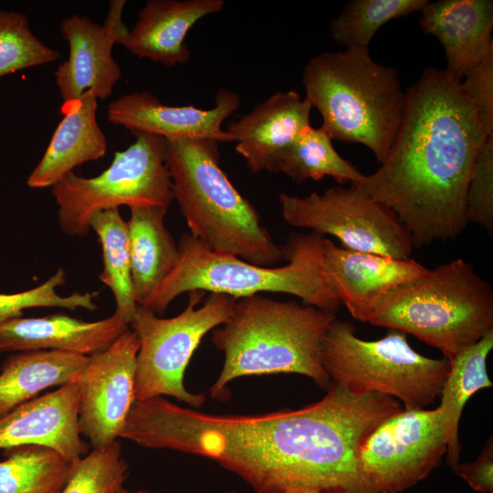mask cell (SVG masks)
Here are the masks:
<instances>
[{"mask_svg":"<svg viewBox=\"0 0 493 493\" xmlns=\"http://www.w3.org/2000/svg\"><path fill=\"white\" fill-rule=\"evenodd\" d=\"M401 409L391 396L334 382L316 403L253 415L206 414L159 396L135 405L130 435L144 447L214 460L257 493H378L361 468L360 449Z\"/></svg>","mask_w":493,"mask_h":493,"instance_id":"1","label":"cell"},{"mask_svg":"<svg viewBox=\"0 0 493 493\" xmlns=\"http://www.w3.org/2000/svg\"><path fill=\"white\" fill-rule=\"evenodd\" d=\"M488 138L461 80L427 68L405 92L386 160L351 185L393 211L414 246L455 239L468 224L469 177Z\"/></svg>","mask_w":493,"mask_h":493,"instance_id":"2","label":"cell"},{"mask_svg":"<svg viewBox=\"0 0 493 493\" xmlns=\"http://www.w3.org/2000/svg\"><path fill=\"white\" fill-rule=\"evenodd\" d=\"M336 319L335 312L296 300L259 294L237 299L227 320L212 333L225 360L210 395L226 401L227 384L235 379L275 373L300 374L328 389L331 381L321 362V346Z\"/></svg>","mask_w":493,"mask_h":493,"instance_id":"3","label":"cell"},{"mask_svg":"<svg viewBox=\"0 0 493 493\" xmlns=\"http://www.w3.org/2000/svg\"><path fill=\"white\" fill-rule=\"evenodd\" d=\"M325 236L292 233L282 246L287 264L262 267L238 257L215 252L190 233L179 239V261L143 306L157 316L179 295L193 290L237 299L261 292L285 293L303 304L335 312L341 303L329 285L323 265Z\"/></svg>","mask_w":493,"mask_h":493,"instance_id":"4","label":"cell"},{"mask_svg":"<svg viewBox=\"0 0 493 493\" xmlns=\"http://www.w3.org/2000/svg\"><path fill=\"white\" fill-rule=\"evenodd\" d=\"M167 142L173 196L190 234L215 252L257 266L272 267L284 260L283 246L221 169L220 142L206 138Z\"/></svg>","mask_w":493,"mask_h":493,"instance_id":"5","label":"cell"},{"mask_svg":"<svg viewBox=\"0 0 493 493\" xmlns=\"http://www.w3.org/2000/svg\"><path fill=\"white\" fill-rule=\"evenodd\" d=\"M302 81L331 140L361 143L380 164L386 160L405 108L395 68L375 62L369 47L347 48L311 58Z\"/></svg>","mask_w":493,"mask_h":493,"instance_id":"6","label":"cell"},{"mask_svg":"<svg viewBox=\"0 0 493 493\" xmlns=\"http://www.w3.org/2000/svg\"><path fill=\"white\" fill-rule=\"evenodd\" d=\"M368 322L411 334L450 362L493 330V288L456 258L386 294Z\"/></svg>","mask_w":493,"mask_h":493,"instance_id":"7","label":"cell"},{"mask_svg":"<svg viewBox=\"0 0 493 493\" xmlns=\"http://www.w3.org/2000/svg\"><path fill=\"white\" fill-rule=\"evenodd\" d=\"M321 362L331 382L359 393L400 400L405 409H425L440 396L449 372L446 358L415 351L406 334L391 330L366 341L346 320L332 322L321 346Z\"/></svg>","mask_w":493,"mask_h":493,"instance_id":"8","label":"cell"},{"mask_svg":"<svg viewBox=\"0 0 493 493\" xmlns=\"http://www.w3.org/2000/svg\"><path fill=\"white\" fill-rule=\"evenodd\" d=\"M132 144L116 152L110 165L95 177L73 172L51 187L60 229L70 236H85L97 212L127 205L169 207L173 200L166 165L167 140L136 132Z\"/></svg>","mask_w":493,"mask_h":493,"instance_id":"9","label":"cell"},{"mask_svg":"<svg viewBox=\"0 0 493 493\" xmlns=\"http://www.w3.org/2000/svg\"><path fill=\"white\" fill-rule=\"evenodd\" d=\"M205 295L202 290L190 291L186 308L167 319L136 305L129 324L140 340L135 363V401L165 395L193 408L205 404L204 393L186 390L184 372L203 338L227 320L236 300L229 295L210 293L197 307Z\"/></svg>","mask_w":493,"mask_h":493,"instance_id":"10","label":"cell"},{"mask_svg":"<svg viewBox=\"0 0 493 493\" xmlns=\"http://www.w3.org/2000/svg\"><path fill=\"white\" fill-rule=\"evenodd\" d=\"M278 200L291 226L332 236L350 250L410 258L412 236L396 214L351 185L306 196L280 194Z\"/></svg>","mask_w":493,"mask_h":493,"instance_id":"11","label":"cell"},{"mask_svg":"<svg viewBox=\"0 0 493 493\" xmlns=\"http://www.w3.org/2000/svg\"><path fill=\"white\" fill-rule=\"evenodd\" d=\"M439 407L402 408L363 442L361 468L378 493H400L426 478L446 454Z\"/></svg>","mask_w":493,"mask_h":493,"instance_id":"12","label":"cell"},{"mask_svg":"<svg viewBox=\"0 0 493 493\" xmlns=\"http://www.w3.org/2000/svg\"><path fill=\"white\" fill-rule=\"evenodd\" d=\"M137 333L131 328L110 347L89 356L77 384L79 429L92 448L111 445L125 425L133 403Z\"/></svg>","mask_w":493,"mask_h":493,"instance_id":"13","label":"cell"},{"mask_svg":"<svg viewBox=\"0 0 493 493\" xmlns=\"http://www.w3.org/2000/svg\"><path fill=\"white\" fill-rule=\"evenodd\" d=\"M123 0L110 1L102 25L77 14L64 17L60 32L68 44V58L55 72V80L63 102L91 90L105 100L121 77V69L112 56L114 44H122L129 29L122 21Z\"/></svg>","mask_w":493,"mask_h":493,"instance_id":"14","label":"cell"},{"mask_svg":"<svg viewBox=\"0 0 493 493\" xmlns=\"http://www.w3.org/2000/svg\"><path fill=\"white\" fill-rule=\"evenodd\" d=\"M240 102L239 95L229 89L217 91L215 105L210 110L194 105H164L150 92L138 91L112 100L108 106L107 118L110 122L133 133H150L167 141L206 138L218 142H234L222 124L239 109Z\"/></svg>","mask_w":493,"mask_h":493,"instance_id":"15","label":"cell"},{"mask_svg":"<svg viewBox=\"0 0 493 493\" xmlns=\"http://www.w3.org/2000/svg\"><path fill=\"white\" fill-rule=\"evenodd\" d=\"M323 265L327 281L340 303L362 322H368L386 294L428 271L412 258L353 251L329 238L323 244Z\"/></svg>","mask_w":493,"mask_h":493,"instance_id":"16","label":"cell"},{"mask_svg":"<svg viewBox=\"0 0 493 493\" xmlns=\"http://www.w3.org/2000/svg\"><path fill=\"white\" fill-rule=\"evenodd\" d=\"M77 383L35 397L0 417V449L35 445L49 447L71 461L87 455L79 429Z\"/></svg>","mask_w":493,"mask_h":493,"instance_id":"17","label":"cell"},{"mask_svg":"<svg viewBox=\"0 0 493 493\" xmlns=\"http://www.w3.org/2000/svg\"><path fill=\"white\" fill-rule=\"evenodd\" d=\"M312 106L296 90L278 91L225 130L248 169L277 173L278 164L300 131L309 124Z\"/></svg>","mask_w":493,"mask_h":493,"instance_id":"18","label":"cell"},{"mask_svg":"<svg viewBox=\"0 0 493 493\" xmlns=\"http://www.w3.org/2000/svg\"><path fill=\"white\" fill-rule=\"evenodd\" d=\"M420 27L442 45L445 68L462 80L466 73L493 54L492 0L428 1L420 11Z\"/></svg>","mask_w":493,"mask_h":493,"instance_id":"19","label":"cell"},{"mask_svg":"<svg viewBox=\"0 0 493 493\" xmlns=\"http://www.w3.org/2000/svg\"><path fill=\"white\" fill-rule=\"evenodd\" d=\"M129 329L116 312L96 321L63 313L20 317L0 325V353L47 350L90 356L106 350Z\"/></svg>","mask_w":493,"mask_h":493,"instance_id":"20","label":"cell"},{"mask_svg":"<svg viewBox=\"0 0 493 493\" xmlns=\"http://www.w3.org/2000/svg\"><path fill=\"white\" fill-rule=\"evenodd\" d=\"M224 0H149L122 46L133 55L167 67L186 63L189 30L203 17L220 12Z\"/></svg>","mask_w":493,"mask_h":493,"instance_id":"21","label":"cell"},{"mask_svg":"<svg viewBox=\"0 0 493 493\" xmlns=\"http://www.w3.org/2000/svg\"><path fill=\"white\" fill-rule=\"evenodd\" d=\"M97 107L98 98L91 90L63 102L60 108L63 118L41 160L28 176V187L51 188L75 167L104 156L107 139L97 122Z\"/></svg>","mask_w":493,"mask_h":493,"instance_id":"22","label":"cell"},{"mask_svg":"<svg viewBox=\"0 0 493 493\" xmlns=\"http://www.w3.org/2000/svg\"><path fill=\"white\" fill-rule=\"evenodd\" d=\"M130 209L127 222L131 286L136 304L143 305L176 267L180 253L164 224L167 207Z\"/></svg>","mask_w":493,"mask_h":493,"instance_id":"23","label":"cell"},{"mask_svg":"<svg viewBox=\"0 0 493 493\" xmlns=\"http://www.w3.org/2000/svg\"><path fill=\"white\" fill-rule=\"evenodd\" d=\"M89 356L60 351H25L0 368V417L52 386L77 383Z\"/></svg>","mask_w":493,"mask_h":493,"instance_id":"24","label":"cell"},{"mask_svg":"<svg viewBox=\"0 0 493 493\" xmlns=\"http://www.w3.org/2000/svg\"><path fill=\"white\" fill-rule=\"evenodd\" d=\"M492 348L493 330L449 362L438 407L446 434V462L453 471L460 464L458 430L463 408L477 392L493 385L487 372V359Z\"/></svg>","mask_w":493,"mask_h":493,"instance_id":"25","label":"cell"},{"mask_svg":"<svg viewBox=\"0 0 493 493\" xmlns=\"http://www.w3.org/2000/svg\"><path fill=\"white\" fill-rule=\"evenodd\" d=\"M0 461V493H60L77 462L41 446L5 450Z\"/></svg>","mask_w":493,"mask_h":493,"instance_id":"26","label":"cell"},{"mask_svg":"<svg viewBox=\"0 0 493 493\" xmlns=\"http://www.w3.org/2000/svg\"><path fill=\"white\" fill-rule=\"evenodd\" d=\"M89 225L102 248L103 269L99 278L114 296L115 312L130 324L137 304L131 286L128 222L119 208H112L95 213Z\"/></svg>","mask_w":493,"mask_h":493,"instance_id":"27","label":"cell"},{"mask_svg":"<svg viewBox=\"0 0 493 493\" xmlns=\"http://www.w3.org/2000/svg\"><path fill=\"white\" fill-rule=\"evenodd\" d=\"M278 173L297 183L330 176L340 184H351L361 182L364 176L337 152L331 139L321 127L310 125L300 131L282 155L277 168Z\"/></svg>","mask_w":493,"mask_h":493,"instance_id":"28","label":"cell"},{"mask_svg":"<svg viewBox=\"0 0 493 493\" xmlns=\"http://www.w3.org/2000/svg\"><path fill=\"white\" fill-rule=\"evenodd\" d=\"M427 0H355L345 5L330 25L332 40L347 48L369 47L385 23L421 11Z\"/></svg>","mask_w":493,"mask_h":493,"instance_id":"29","label":"cell"},{"mask_svg":"<svg viewBox=\"0 0 493 493\" xmlns=\"http://www.w3.org/2000/svg\"><path fill=\"white\" fill-rule=\"evenodd\" d=\"M59 57L34 35L24 13L0 10V77L51 63Z\"/></svg>","mask_w":493,"mask_h":493,"instance_id":"30","label":"cell"},{"mask_svg":"<svg viewBox=\"0 0 493 493\" xmlns=\"http://www.w3.org/2000/svg\"><path fill=\"white\" fill-rule=\"evenodd\" d=\"M128 470L121 446L115 440L81 457L60 493H117L123 488Z\"/></svg>","mask_w":493,"mask_h":493,"instance_id":"31","label":"cell"},{"mask_svg":"<svg viewBox=\"0 0 493 493\" xmlns=\"http://www.w3.org/2000/svg\"><path fill=\"white\" fill-rule=\"evenodd\" d=\"M65 281L66 271L58 267L45 282L35 288L17 293H0V325L22 317L23 310L30 308H59L72 311L78 309L94 311L98 309L95 299L99 291L59 295L57 288Z\"/></svg>","mask_w":493,"mask_h":493,"instance_id":"32","label":"cell"},{"mask_svg":"<svg viewBox=\"0 0 493 493\" xmlns=\"http://www.w3.org/2000/svg\"><path fill=\"white\" fill-rule=\"evenodd\" d=\"M467 218L493 236V137L477 153L467 192Z\"/></svg>","mask_w":493,"mask_h":493,"instance_id":"33","label":"cell"},{"mask_svg":"<svg viewBox=\"0 0 493 493\" xmlns=\"http://www.w3.org/2000/svg\"><path fill=\"white\" fill-rule=\"evenodd\" d=\"M461 83L477 110L485 132L493 137V54L471 68Z\"/></svg>","mask_w":493,"mask_h":493,"instance_id":"34","label":"cell"},{"mask_svg":"<svg viewBox=\"0 0 493 493\" xmlns=\"http://www.w3.org/2000/svg\"><path fill=\"white\" fill-rule=\"evenodd\" d=\"M490 436L478 457L459 464L454 471L469 487L479 493H493V442Z\"/></svg>","mask_w":493,"mask_h":493,"instance_id":"35","label":"cell"},{"mask_svg":"<svg viewBox=\"0 0 493 493\" xmlns=\"http://www.w3.org/2000/svg\"><path fill=\"white\" fill-rule=\"evenodd\" d=\"M283 493H325L320 491H314V490H299V491H288ZM337 493H346V492H337Z\"/></svg>","mask_w":493,"mask_h":493,"instance_id":"36","label":"cell"},{"mask_svg":"<svg viewBox=\"0 0 493 493\" xmlns=\"http://www.w3.org/2000/svg\"><path fill=\"white\" fill-rule=\"evenodd\" d=\"M117 493H152V492H150L148 490H137V491L131 492V491H129V490L122 488Z\"/></svg>","mask_w":493,"mask_h":493,"instance_id":"37","label":"cell"},{"mask_svg":"<svg viewBox=\"0 0 493 493\" xmlns=\"http://www.w3.org/2000/svg\"><path fill=\"white\" fill-rule=\"evenodd\" d=\"M230 493H237V492H236V491H231Z\"/></svg>","mask_w":493,"mask_h":493,"instance_id":"38","label":"cell"}]
</instances>
